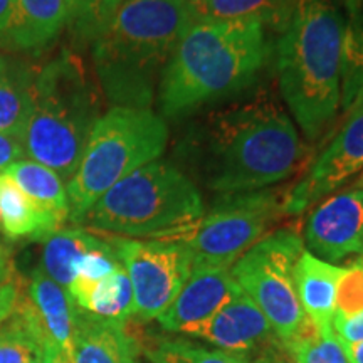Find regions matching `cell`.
I'll return each mask as SVG.
<instances>
[{"label": "cell", "instance_id": "6da1fadb", "mask_svg": "<svg viewBox=\"0 0 363 363\" xmlns=\"http://www.w3.org/2000/svg\"><path fill=\"white\" fill-rule=\"evenodd\" d=\"M267 59L257 21H194L180 35L158 84L163 116L184 115L251 84Z\"/></svg>", "mask_w": 363, "mask_h": 363}, {"label": "cell", "instance_id": "7a4b0ae2", "mask_svg": "<svg viewBox=\"0 0 363 363\" xmlns=\"http://www.w3.org/2000/svg\"><path fill=\"white\" fill-rule=\"evenodd\" d=\"M195 21L189 0H125L94 38L104 93L118 106L148 108L182 33Z\"/></svg>", "mask_w": 363, "mask_h": 363}, {"label": "cell", "instance_id": "3957f363", "mask_svg": "<svg viewBox=\"0 0 363 363\" xmlns=\"http://www.w3.org/2000/svg\"><path fill=\"white\" fill-rule=\"evenodd\" d=\"M206 180L219 194L252 192L286 180L308 148L279 104L257 98L219 113L208 126Z\"/></svg>", "mask_w": 363, "mask_h": 363}, {"label": "cell", "instance_id": "277c9868", "mask_svg": "<svg viewBox=\"0 0 363 363\" xmlns=\"http://www.w3.org/2000/svg\"><path fill=\"white\" fill-rule=\"evenodd\" d=\"M345 33L347 22L331 0H299L278 44L281 96L310 142L342 101Z\"/></svg>", "mask_w": 363, "mask_h": 363}, {"label": "cell", "instance_id": "5b68a950", "mask_svg": "<svg viewBox=\"0 0 363 363\" xmlns=\"http://www.w3.org/2000/svg\"><path fill=\"white\" fill-rule=\"evenodd\" d=\"M99 120L98 91L78 57L62 52L33 81V108L22 148L30 160L69 182Z\"/></svg>", "mask_w": 363, "mask_h": 363}, {"label": "cell", "instance_id": "8992f818", "mask_svg": "<svg viewBox=\"0 0 363 363\" xmlns=\"http://www.w3.org/2000/svg\"><path fill=\"white\" fill-rule=\"evenodd\" d=\"M203 216L201 192L169 162H150L104 192L79 224L125 238L174 240Z\"/></svg>", "mask_w": 363, "mask_h": 363}, {"label": "cell", "instance_id": "52a82bcc", "mask_svg": "<svg viewBox=\"0 0 363 363\" xmlns=\"http://www.w3.org/2000/svg\"><path fill=\"white\" fill-rule=\"evenodd\" d=\"M169 140L162 116L150 108L115 106L99 116L78 170L67 182L69 219L76 224L121 179L158 160Z\"/></svg>", "mask_w": 363, "mask_h": 363}, {"label": "cell", "instance_id": "ba28073f", "mask_svg": "<svg viewBox=\"0 0 363 363\" xmlns=\"http://www.w3.org/2000/svg\"><path fill=\"white\" fill-rule=\"evenodd\" d=\"M286 214V192L272 189L222 194L207 214L174 240L194 256V267H233Z\"/></svg>", "mask_w": 363, "mask_h": 363}, {"label": "cell", "instance_id": "9c48e42d", "mask_svg": "<svg viewBox=\"0 0 363 363\" xmlns=\"http://www.w3.org/2000/svg\"><path fill=\"white\" fill-rule=\"evenodd\" d=\"M303 251L305 242L296 230L281 229L254 244L230 267L235 283L264 313L283 345L306 320L294 286V267Z\"/></svg>", "mask_w": 363, "mask_h": 363}, {"label": "cell", "instance_id": "30bf717a", "mask_svg": "<svg viewBox=\"0 0 363 363\" xmlns=\"http://www.w3.org/2000/svg\"><path fill=\"white\" fill-rule=\"evenodd\" d=\"M113 246L133 288L135 316L157 320L192 274V252L184 242L165 239L116 238Z\"/></svg>", "mask_w": 363, "mask_h": 363}, {"label": "cell", "instance_id": "8fae6325", "mask_svg": "<svg viewBox=\"0 0 363 363\" xmlns=\"http://www.w3.org/2000/svg\"><path fill=\"white\" fill-rule=\"evenodd\" d=\"M363 169V104L348 111L337 136L306 175L286 194V214H301L313 203L342 187Z\"/></svg>", "mask_w": 363, "mask_h": 363}, {"label": "cell", "instance_id": "7c38bea8", "mask_svg": "<svg viewBox=\"0 0 363 363\" xmlns=\"http://www.w3.org/2000/svg\"><path fill=\"white\" fill-rule=\"evenodd\" d=\"M192 338L206 340L222 352L247 357L257 362L284 363L286 352L274 328L256 303L240 291L216 313Z\"/></svg>", "mask_w": 363, "mask_h": 363}, {"label": "cell", "instance_id": "4fadbf2b", "mask_svg": "<svg viewBox=\"0 0 363 363\" xmlns=\"http://www.w3.org/2000/svg\"><path fill=\"white\" fill-rule=\"evenodd\" d=\"M305 242L313 256L337 262L363 252V189H352L326 199L311 212Z\"/></svg>", "mask_w": 363, "mask_h": 363}, {"label": "cell", "instance_id": "5bb4252c", "mask_svg": "<svg viewBox=\"0 0 363 363\" xmlns=\"http://www.w3.org/2000/svg\"><path fill=\"white\" fill-rule=\"evenodd\" d=\"M240 291L230 267H194L179 296L157 321L163 330L194 337Z\"/></svg>", "mask_w": 363, "mask_h": 363}, {"label": "cell", "instance_id": "9a60e30c", "mask_svg": "<svg viewBox=\"0 0 363 363\" xmlns=\"http://www.w3.org/2000/svg\"><path fill=\"white\" fill-rule=\"evenodd\" d=\"M138 343L123 321L104 320L78 308L71 363H136Z\"/></svg>", "mask_w": 363, "mask_h": 363}, {"label": "cell", "instance_id": "2e32d148", "mask_svg": "<svg viewBox=\"0 0 363 363\" xmlns=\"http://www.w3.org/2000/svg\"><path fill=\"white\" fill-rule=\"evenodd\" d=\"M71 17L72 0H13L6 35L16 48L34 51L51 44Z\"/></svg>", "mask_w": 363, "mask_h": 363}, {"label": "cell", "instance_id": "e0dca14e", "mask_svg": "<svg viewBox=\"0 0 363 363\" xmlns=\"http://www.w3.org/2000/svg\"><path fill=\"white\" fill-rule=\"evenodd\" d=\"M345 267L335 266L303 251L294 267V286L299 305L318 328H331L337 305V289Z\"/></svg>", "mask_w": 363, "mask_h": 363}, {"label": "cell", "instance_id": "ac0fdd59", "mask_svg": "<svg viewBox=\"0 0 363 363\" xmlns=\"http://www.w3.org/2000/svg\"><path fill=\"white\" fill-rule=\"evenodd\" d=\"M27 296L38 311L48 338L71 363L78 306L74 305L66 289L54 283L43 269L35 271L30 278Z\"/></svg>", "mask_w": 363, "mask_h": 363}, {"label": "cell", "instance_id": "d6986e66", "mask_svg": "<svg viewBox=\"0 0 363 363\" xmlns=\"http://www.w3.org/2000/svg\"><path fill=\"white\" fill-rule=\"evenodd\" d=\"M67 294L79 310L93 316L123 323L135 316L133 288L123 266L96 283L71 284Z\"/></svg>", "mask_w": 363, "mask_h": 363}, {"label": "cell", "instance_id": "ffe728a7", "mask_svg": "<svg viewBox=\"0 0 363 363\" xmlns=\"http://www.w3.org/2000/svg\"><path fill=\"white\" fill-rule=\"evenodd\" d=\"M62 224L35 206L7 174H0V230L9 239H48Z\"/></svg>", "mask_w": 363, "mask_h": 363}, {"label": "cell", "instance_id": "44dd1931", "mask_svg": "<svg viewBox=\"0 0 363 363\" xmlns=\"http://www.w3.org/2000/svg\"><path fill=\"white\" fill-rule=\"evenodd\" d=\"M195 21H257L286 27L299 0H189Z\"/></svg>", "mask_w": 363, "mask_h": 363}, {"label": "cell", "instance_id": "7402d4cb", "mask_svg": "<svg viewBox=\"0 0 363 363\" xmlns=\"http://www.w3.org/2000/svg\"><path fill=\"white\" fill-rule=\"evenodd\" d=\"M4 174L11 177L17 187L45 214L54 217L61 224L69 219V201H67L66 185L56 172L30 160V158L27 160L22 158V160L12 163Z\"/></svg>", "mask_w": 363, "mask_h": 363}, {"label": "cell", "instance_id": "603a6c76", "mask_svg": "<svg viewBox=\"0 0 363 363\" xmlns=\"http://www.w3.org/2000/svg\"><path fill=\"white\" fill-rule=\"evenodd\" d=\"M44 240L43 271L66 291L74 279L81 257L106 242V239L86 229H59Z\"/></svg>", "mask_w": 363, "mask_h": 363}, {"label": "cell", "instance_id": "cb8c5ba5", "mask_svg": "<svg viewBox=\"0 0 363 363\" xmlns=\"http://www.w3.org/2000/svg\"><path fill=\"white\" fill-rule=\"evenodd\" d=\"M33 76L6 65L0 69V133L22 142L33 108Z\"/></svg>", "mask_w": 363, "mask_h": 363}, {"label": "cell", "instance_id": "d4e9b609", "mask_svg": "<svg viewBox=\"0 0 363 363\" xmlns=\"http://www.w3.org/2000/svg\"><path fill=\"white\" fill-rule=\"evenodd\" d=\"M284 348L294 363H350L333 330L318 328L308 318L298 333L284 343Z\"/></svg>", "mask_w": 363, "mask_h": 363}, {"label": "cell", "instance_id": "484cf974", "mask_svg": "<svg viewBox=\"0 0 363 363\" xmlns=\"http://www.w3.org/2000/svg\"><path fill=\"white\" fill-rule=\"evenodd\" d=\"M145 355L152 363H269L234 353L208 350L184 338H160L143 345Z\"/></svg>", "mask_w": 363, "mask_h": 363}, {"label": "cell", "instance_id": "4316f807", "mask_svg": "<svg viewBox=\"0 0 363 363\" xmlns=\"http://www.w3.org/2000/svg\"><path fill=\"white\" fill-rule=\"evenodd\" d=\"M345 110L352 111L363 104V19L347 24L342 65V101Z\"/></svg>", "mask_w": 363, "mask_h": 363}, {"label": "cell", "instance_id": "83f0119b", "mask_svg": "<svg viewBox=\"0 0 363 363\" xmlns=\"http://www.w3.org/2000/svg\"><path fill=\"white\" fill-rule=\"evenodd\" d=\"M40 348L12 315L6 328L0 330V363H39Z\"/></svg>", "mask_w": 363, "mask_h": 363}, {"label": "cell", "instance_id": "f1b7e54d", "mask_svg": "<svg viewBox=\"0 0 363 363\" xmlns=\"http://www.w3.org/2000/svg\"><path fill=\"white\" fill-rule=\"evenodd\" d=\"M120 6L121 0H72L71 24L81 35L94 39Z\"/></svg>", "mask_w": 363, "mask_h": 363}, {"label": "cell", "instance_id": "f546056e", "mask_svg": "<svg viewBox=\"0 0 363 363\" xmlns=\"http://www.w3.org/2000/svg\"><path fill=\"white\" fill-rule=\"evenodd\" d=\"M363 311V252L350 267H345L337 289L335 315L348 318Z\"/></svg>", "mask_w": 363, "mask_h": 363}, {"label": "cell", "instance_id": "4dcf8cb0", "mask_svg": "<svg viewBox=\"0 0 363 363\" xmlns=\"http://www.w3.org/2000/svg\"><path fill=\"white\" fill-rule=\"evenodd\" d=\"M331 330L343 345H353L363 342V311L348 318L333 316Z\"/></svg>", "mask_w": 363, "mask_h": 363}, {"label": "cell", "instance_id": "1f68e13d", "mask_svg": "<svg viewBox=\"0 0 363 363\" xmlns=\"http://www.w3.org/2000/svg\"><path fill=\"white\" fill-rule=\"evenodd\" d=\"M26 155L21 142L11 138V136L0 133V174H4L12 163L22 160Z\"/></svg>", "mask_w": 363, "mask_h": 363}, {"label": "cell", "instance_id": "d6a6232c", "mask_svg": "<svg viewBox=\"0 0 363 363\" xmlns=\"http://www.w3.org/2000/svg\"><path fill=\"white\" fill-rule=\"evenodd\" d=\"M21 289L13 281H2L0 283V325L12 316L16 310L17 299H19Z\"/></svg>", "mask_w": 363, "mask_h": 363}, {"label": "cell", "instance_id": "836d02e7", "mask_svg": "<svg viewBox=\"0 0 363 363\" xmlns=\"http://www.w3.org/2000/svg\"><path fill=\"white\" fill-rule=\"evenodd\" d=\"M39 363H69V360L62 355L57 347L51 345V347H45L44 350L40 352Z\"/></svg>", "mask_w": 363, "mask_h": 363}, {"label": "cell", "instance_id": "e575fe53", "mask_svg": "<svg viewBox=\"0 0 363 363\" xmlns=\"http://www.w3.org/2000/svg\"><path fill=\"white\" fill-rule=\"evenodd\" d=\"M13 0H0V34H6L12 17Z\"/></svg>", "mask_w": 363, "mask_h": 363}, {"label": "cell", "instance_id": "d590c367", "mask_svg": "<svg viewBox=\"0 0 363 363\" xmlns=\"http://www.w3.org/2000/svg\"><path fill=\"white\" fill-rule=\"evenodd\" d=\"M350 363H363V342L353 345H343Z\"/></svg>", "mask_w": 363, "mask_h": 363}, {"label": "cell", "instance_id": "8d00e7d4", "mask_svg": "<svg viewBox=\"0 0 363 363\" xmlns=\"http://www.w3.org/2000/svg\"><path fill=\"white\" fill-rule=\"evenodd\" d=\"M7 257H9V252L7 249L0 244V269H6V262H7Z\"/></svg>", "mask_w": 363, "mask_h": 363}, {"label": "cell", "instance_id": "74e56055", "mask_svg": "<svg viewBox=\"0 0 363 363\" xmlns=\"http://www.w3.org/2000/svg\"><path fill=\"white\" fill-rule=\"evenodd\" d=\"M355 189H363V174L355 182Z\"/></svg>", "mask_w": 363, "mask_h": 363}, {"label": "cell", "instance_id": "f35d334b", "mask_svg": "<svg viewBox=\"0 0 363 363\" xmlns=\"http://www.w3.org/2000/svg\"><path fill=\"white\" fill-rule=\"evenodd\" d=\"M7 276H9L7 269H0V283H2V281H7Z\"/></svg>", "mask_w": 363, "mask_h": 363}, {"label": "cell", "instance_id": "ab89813d", "mask_svg": "<svg viewBox=\"0 0 363 363\" xmlns=\"http://www.w3.org/2000/svg\"><path fill=\"white\" fill-rule=\"evenodd\" d=\"M6 65H7V61L2 56H0V69H2V67H6Z\"/></svg>", "mask_w": 363, "mask_h": 363}, {"label": "cell", "instance_id": "60d3db41", "mask_svg": "<svg viewBox=\"0 0 363 363\" xmlns=\"http://www.w3.org/2000/svg\"><path fill=\"white\" fill-rule=\"evenodd\" d=\"M125 2V0H121V4H123Z\"/></svg>", "mask_w": 363, "mask_h": 363}]
</instances>
